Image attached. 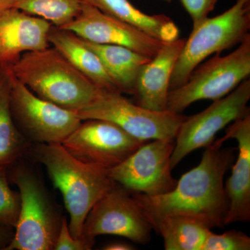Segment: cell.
<instances>
[{
  "instance_id": "1",
  "label": "cell",
  "mask_w": 250,
  "mask_h": 250,
  "mask_svg": "<svg viewBox=\"0 0 250 250\" xmlns=\"http://www.w3.org/2000/svg\"><path fill=\"white\" fill-rule=\"evenodd\" d=\"M223 143L220 139L206 147L199 165L184 174L172 191L154 197L134 193L151 225L169 215H185L210 229L225 226L228 199L224 177L234 152L223 149Z\"/></svg>"
},
{
  "instance_id": "2",
  "label": "cell",
  "mask_w": 250,
  "mask_h": 250,
  "mask_svg": "<svg viewBox=\"0 0 250 250\" xmlns=\"http://www.w3.org/2000/svg\"><path fill=\"white\" fill-rule=\"evenodd\" d=\"M28 154L45 167L59 189L69 215L72 236L82 238L85 218L97 202L116 185L108 170L82 162L62 143L31 144Z\"/></svg>"
},
{
  "instance_id": "3",
  "label": "cell",
  "mask_w": 250,
  "mask_h": 250,
  "mask_svg": "<svg viewBox=\"0 0 250 250\" xmlns=\"http://www.w3.org/2000/svg\"><path fill=\"white\" fill-rule=\"evenodd\" d=\"M11 70L39 98L70 111L88 106L100 90L50 46L23 54Z\"/></svg>"
},
{
  "instance_id": "4",
  "label": "cell",
  "mask_w": 250,
  "mask_h": 250,
  "mask_svg": "<svg viewBox=\"0 0 250 250\" xmlns=\"http://www.w3.org/2000/svg\"><path fill=\"white\" fill-rule=\"evenodd\" d=\"M11 179L19 190L21 210L6 250H53L63 217L32 166H15Z\"/></svg>"
},
{
  "instance_id": "5",
  "label": "cell",
  "mask_w": 250,
  "mask_h": 250,
  "mask_svg": "<svg viewBox=\"0 0 250 250\" xmlns=\"http://www.w3.org/2000/svg\"><path fill=\"white\" fill-rule=\"evenodd\" d=\"M250 0H237L228 11L192 25L174 65L170 91L183 85L207 57L239 45L250 35Z\"/></svg>"
},
{
  "instance_id": "6",
  "label": "cell",
  "mask_w": 250,
  "mask_h": 250,
  "mask_svg": "<svg viewBox=\"0 0 250 250\" xmlns=\"http://www.w3.org/2000/svg\"><path fill=\"white\" fill-rule=\"evenodd\" d=\"M250 75V34L231 53L214 57L198 65L187 82L171 90L167 110L182 113L202 100H220L232 92Z\"/></svg>"
},
{
  "instance_id": "7",
  "label": "cell",
  "mask_w": 250,
  "mask_h": 250,
  "mask_svg": "<svg viewBox=\"0 0 250 250\" xmlns=\"http://www.w3.org/2000/svg\"><path fill=\"white\" fill-rule=\"evenodd\" d=\"M82 121L104 120L143 141L174 140L187 117L168 110L153 111L136 104L118 91L100 90L93 103L77 112Z\"/></svg>"
},
{
  "instance_id": "8",
  "label": "cell",
  "mask_w": 250,
  "mask_h": 250,
  "mask_svg": "<svg viewBox=\"0 0 250 250\" xmlns=\"http://www.w3.org/2000/svg\"><path fill=\"white\" fill-rule=\"evenodd\" d=\"M11 109L18 131L31 144L62 143L82 122L76 111L39 98L14 75Z\"/></svg>"
},
{
  "instance_id": "9",
  "label": "cell",
  "mask_w": 250,
  "mask_h": 250,
  "mask_svg": "<svg viewBox=\"0 0 250 250\" xmlns=\"http://www.w3.org/2000/svg\"><path fill=\"white\" fill-rule=\"evenodd\" d=\"M250 99V80L248 78L226 96L213 101L203 111L187 117L174 139L171 169L173 170L190 153L209 146L214 142L219 131L250 113L248 106Z\"/></svg>"
},
{
  "instance_id": "10",
  "label": "cell",
  "mask_w": 250,
  "mask_h": 250,
  "mask_svg": "<svg viewBox=\"0 0 250 250\" xmlns=\"http://www.w3.org/2000/svg\"><path fill=\"white\" fill-rule=\"evenodd\" d=\"M174 140H153L140 146L108 170L112 180L133 193L154 197L172 191L177 181L171 173Z\"/></svg>"
},
{
  "instance_id": "11",
  "label": "cell",
  "mask_w": 250,
  "mask_h": 250,
  "mask_svg": "<svg viewBox=\"0 0 250 250\" xmlns=\"http://www.w3.org/2000/svg\"><path fill=\"white\" fill-rule=\"evenodd\" d=\"M152 229L134 197L116 183L90 210L82 237L95 242V238L100 235H114L146 244L150 241Z\"/></svg>"
},
{
  "instance_id": "12",
  "label": "cell",
  "mask_w": 250,
  "mask_h": 250,
  "mask_svg": "<svg viewBox=\"0 0 250 250\" xmlns=\"http://www.w3.org/2000/svg\"><path fill=\"white\" fill-rule=\"evenodd\" d=\"M146 142L133 137L111 122L89 119L82 121L62 145L78 160L108 170Z\"/></svg>"
},
{
  "instance_id": "13",
  "label": "cell",
  "mask_w": 250,
  "mask_h": 250,
  "mask_svg": "<svg viewBox=\"0 0 250 250\" xmlns=\"http://www.w3.org/2000/svg\"><path fill=\"white\" fill-rule=\"evenodd\" d=\"M61 29L94 43L124 46L149 58L154 57L165 42L85 2L78 16Z\"/></svg>"
},
{
  "instance_id": "14",
  "label": "cell",
  "mask_w": 250,
  "mask_h": 250,
  "mask_svg": "<svg viewBox=\"0 0 250 250\" xmlns=\"http://www.w3.org/2000/svg\"><path fill=\"white\" fill-rule=\"evenodd\" d=\"M231 139L238 143V154L225 184L228 199L225 225L250 220V113L231 123L220 139L225 143Z\"/></svg>"
},
{
  "instance_id": "15",
  "label": "cell",
  "mask_w": 250,
  "mask_h": 250,
  "mask_svg": "<svg viewBox=\"0 0 250 250\" xmlns=\"http://www.w3.org/2000/svg\"><path fill=\"white\" fill-rule=\"evenodd\" d=\"M52 24L16 8L0 11V65H11L26 52L50 46Z\"/></svg>"
},
{
  "instance_id": "16",
  "label": "cell",
  "mask_w": 250,
  "mask_h": 250,
  "mask_svg": "<svg viewBox=\"0 0 250 250\" xmlns=\"http://www.w3.org/2000/svg\"><path fill=\"white\" fill-rule=\"evenodd\" d=\"M186 39L165 42L158 53L143 65L136 80L134 103L147 109L167 110L170 82Z\"/></svg>"
},
{
  "instance_id": "17",
  "label": "cell",
  "mask_w": 250,
  "mask_h": 250,
  "mask_svg": "<svg viewBox=\"0 0 250 250\" xmlns=\"http://www.w3.org/2000/svg\"><path fill=\"white\" fill-rule=\"evenodd\" d=\"M48 41L99 89L118 91L98 56L85 45L83 39L71 31L52 25L49 31Z\"/></svg>"
},
{
  "instance_id": "18",
  "label": "cell",
  "mask_w": 250,
  "mask_h": 250,
  "mask_svg": "<svg viewBox=\"0 0 250 250\" xmlns=\"http://www.w3.org/2000/svg\"><path fill=\"white\" fill-rule=\"evenodd\" d=\"M83 41L98 56L118 91L134 95L140 70L152 58L124 46Z\"/></svg>"
},
{
  "instance_id": "19",
  "label": "cell",
  "mask_w": 250,
  "mask_h": 250,
  "mask_svg": "<svg viewBox=\"0 0 250 250\" xmlns=\"http://www.w3.org/2000/svg\"><path fill=\"white\" fill-rule=\"evenodd\" d=\"M104 14L132 24L164 42L179 39L175 22L164 14L149 15L140 11L129 0H83Z\"/></svg>"
},
{
  "instance_id": "20",
  "label": "cell",
  "mask_w": 250,
  "mask_h": 250,
  "mask_svg": "<svg viewBox=\"0 0 250 250\" xmlns=\"http://www.w3.org/2000/svg\"><path fill=\"white\" fill-rule=\"evenodd\" d=\"M11 66L0 65V166L14 164L27 154L31 144L15 124L11 109Z\"/></svg>"
},
{
  "instance_id": "21",
  "label": "cell",
  "mask_w": 250,
  "mask_h": 250,
  "mask_svg": "<svg viewBox=\"0 0 250 250\" xmlns=\"http://www.w3.org/2000/svg\"><path fill=\"white\" fill-rule=\"evenodd\" d=\"M164 239L166 250H202L211 229L196 218L169 215L152 225Z\"/></svg>"
},
{
  "instance_id": "22",
  "label": "cell",
  "mask_w": 250,
  "mask_h": 250,
  "mask_svg": "<svg viewBox=\"0 0 250 250\" xmlns=\"http://www.w3.org/2000/svg\"><path fill=\"white\" fill-rule=\"evenodd\" d=\"M83 2V0H14L12 8L61 28L78 16Z\"/></svg>"
},
{
  "instance_id": "23",
  "label": "cell",
  "mask_w": 250,
  "mask_h": 250,
  "mask_svg": "<svg viewBox=\"0 0 250 250\" xmlns=\"http://www.w3.org/2000/svg\"><path fill=\"white\" fill-rule=\"evenodd\" d=\"M6 167L0 166V227L15 229L21 210V196L10 188Z\"/></svg>"
},
{
  "instance_id": "24",
  "label": "cell",
  "mask_w": 250,
  "mask_h": 250,
  "mask_svg": "<svg viewBox=\"0 0 250 250\" xmlns=\"http://www.w3.org/2000/svg\"><path fill=\"white\" fill-rule=\"evenodd\" d=\"M250 238L238 230H230L221 234L210 232L202 250H250Z\"/></svg>"
},
{
  "instance_id": "25",
  "label": "cell",
  "mask_w": 250,
  "mask_h": 250,
  "mask_svg": "<svg viewBox=\"0 0 250 250\" xmlns=\"http://www.w3.org/2000/svg\"><path fill=\"white\" fill-rule=\"evenodd\" d=\"M94 244L95 242L88 241L83 237L76 238L72 236L69 229L68 221L65 217H63L54 250H90L93 248Z\"/></svg>"
},
{
  "instance_id": "26",
  "label": "cell",
  "mask_w": 250,
  "mask_h": 250,
  "mask_svg": "<svg viewBox=\"0 0 250 250\" xmlns=\"http://www.w3.org/2000/svg\"><path fill=\"white\" fill-rule=\"evenodd\" d=\"M182 6L190 16L192 25L208 17L215 9L218 0H180Z\"/></svg>"
},
{
  "instance_id": "27",
  "label": "cell",
  "mask_w": 250,
  "mask_h": 250,
  "mask_svg": "<svg viewBox=\"0 0 250 250\" xmlns=\"http://www.w3.org/2000/svg\"><path fill=\"white\" fill-rule=\"evenodd\" d=\"M11 230L12 229L0 227V248H6L9 244L14 233H11Z\"/></svg>"
},
{
  "instance_id": "28",
  "label": "cell",
  "mask_w": 250,
  "mask_h": 250,
  "mask_svg": "<svg viewBox=\"0 0 250 250\" xmlns=\"http://www.w3.org/2000/svg\"><path fill=\"white\" fill-rule=\"evenodd\" d=\"M104 250H135L134 246L126 243L116 242V243H109L103 248Z\"/></svg>"
},
{
  "instance_id": "29",
  "label": "cell",
  "mask_w": 250,
  "mask_h": 250,
  "mask_svg": "<svg viewBox=\"0 0 250 250\" xmlns=\"http://www.w3.org/2000/svg\"><path fill=\"white\" fill-rule=\"evenodd\" d=\"M14 0H0V11L12 8Z\"/></svg>"
},
{
  "instance_id": "30",
  "label": "cell",
  "mask_w": 250,
  "mask_h": 250,
  "mask_svg": "<svg viewBox=\"0 0 250 250\" xmlns=\"http://www.w3.org/2000/svg\"><path fill=\"white\" fill-rule=\"evenodd\" d=\"M165 1H167V2H171V1H172V0H165Z\"/></svg>"
}]
</instances>
